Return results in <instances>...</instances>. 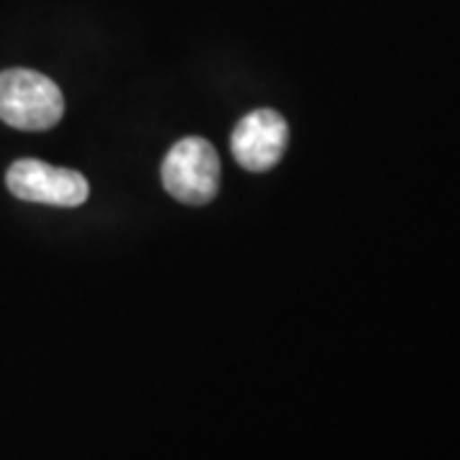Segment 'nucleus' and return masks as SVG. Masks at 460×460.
I'll use <instances>...</instances> for the list:
<instances>
[{
  "label": "nucleus",
  "mask_w": 460,
  "mask_h": 460,
  "mask_svg": "<svg viewBox=\"0 0 460 460\" xmlns=\"http://www.w3.org/2000/svg\"><path fill=\"white\" fill-rule=\"evenodd\" d=\"M65 113V98L54 80L33 69L0 72V120L18 131H49Z\"/></svg>",
  "instance_id": "f257e3e1"
},
{
  "label": "nucleus",
  "mask_w": 460,
  "mask_h": 460,
  "mask_svg": "<svg viewBox=\"0 0 460 460\" xmlns=\"http://www.w3.org/2000/svg\"><path fill=\"white\" fill-rule=\"evenodd\" d=\"M164 190L184 205H205L220 187V159L210 141L190 136L166 151L162 164Z\"/></svg>",
  "instance_id": "f03ea898"
},
{
  "label": "nucleus",
  "mask_w": 460,
  "mask_h": 460,
  "mask_svg": "<svg viewBox=\"0 0 460 460\" xmlns=\"http://www.w3.org/2000/svg\"><path fill=\"white\" fill-rule=\"evenodd\" d=\"M5 184L13 198L51 208H80L90 198V184L80 172L39 159L13 162L5 172Z\"/></svg>",
  "instance_id": "7ed1b4c3"
},
{
  "label": "nucleus",
  "mask_w": 460,
  "mask_h": 460,
  "mask_svg": "<svg viewBox=\"0 0 460 460\" xmlns=\"http://www.w3.org/2000/svg\"><path fill=\"white\" fill-rule=\"evenodd\" d=\"M289 141V126L277 111L261 108L243 115L230 133V151L248 172H266L277 164Z\"/></svg>",
  "instance_id": "20e7f679"
}]
</instances>
